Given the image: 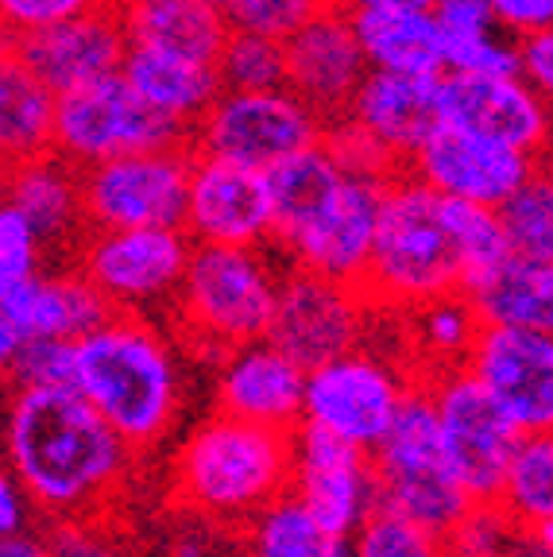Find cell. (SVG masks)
<instances>
[{
    "instance_id": "6da1fadb",
    "label": "cell",
    "mask_w": 553,
    "mask_h": 557,
    "mask_svg": "<svg viewBox=\"0 0 553 557\" xmlns=\"http://www.w3.org/2000/svg\"><path fill=\"white\" fill-rule=\"evenodd\" d=\"M4 457L27 499L51 522L101 519L132 472V449L86 395L66 387H16L4 418Z\"/></svg>"
},
{
    "instance_id": "7a4b0ae2",
    "label": "cell",
    "mask_w": 553,
    "mask_h": 557,
    "mask_svg": "<svg viewBox=\"0 0 553 557\" xmlns=\"http://www.w3.org/2000/svg\"><path fill=\"white\" fill-rule=\"evenodd\" d=\"M74 387L136 453L156 449L182 414L174 348L144 313L113 310L74 341Z\"/></svg>"
},
{
    "instance_id": "3957f363",
    "label": "cell",
    "mask_w": 553,
    "mask_h": 557,
    "mask_svg": "<svg viewBox=\"0 0 553 557\" xmlns=\"http://www.w3.org/2000/svg\"><path fill=\"white\" fill-rule=\"evenodd\" d=\"M291 430L213 414L179 445L171 465L174 504L241 531L256 511L291 492Z\"/></svg>"
},
{
    "instance_id": "277c9868",
    "label": "cell",
    "mask_w": 553,
    "mask_h": 557,
    "mask_svg": "<svg viewBox=\"0 0 553 557\" xmlns=\"http://www.w3.org/2000/svg\"><path fill=\"white\" fill-rule=\"evenodd\" d=\"M356 287L372 310L391 313L460 290V260L445 225L441 194L410 171L391 178L372 256Z\"/></svg>"
},
{
    "instance_id": "5b68a950",
    "label": "cell",
    "mask_w": 553,
    "mask_h": 557,
    "mask_svg": "<svg viewBox=\"0 0 553 557\" xmlns=\"http://www.w3.org/2000/svg\"><path fill=\"white\" fill-rule=\"evenodd\" d=\"M283 271L251 244H194L171 310L194 348L221 352L268 337Z\"/></svg>"
},
{
    "instance_id": "8992f818",
    "label": "cell",
    "mask_w": 553,
    "mask_h": 557,
    "mask_svg": "<svg viewBox=\"0 0 553 557\" xmlns=\"http://www.w3.org/2000/svg\"><path fill=\"white\" fill-rule=\"evenodd\" d=\"M372 469L383 511L403 515L426 531L445 534L472 507L468 492L445 465L438 410H433L430 383L422 375L410 380L391 426L376 442Z\"/></svg>"
},
{
    "instance_id": "52a82bcc",
    "label": "cell",
    "mask_w": 553,
    "mask_h": 557,
    "mask_svg": "<svg viewBox=\"0 0 553 557\" xmlns=\"http://www.w3.org/2000/svg\"><path fill=\"white\" fill-rule=\"evenodd\" d=\"M182 144H191V128L147 104L124 82L121 70L54 97L51 151L70 166H89L128 151L182 148Z\"/></svg>"
},
{
    "instance_id": "ba28073f",
    "label": "cell",
    "mask_w": 553,
    "mask_h": 557,
    "mask_svg": "<svg viewBox=\"0 0 553 557\" xmlns=\"http://www.w3.org/2000/svg\"><path fill=\"white\" fill-rule=\"evenodd\" d=\"M325 139V116L294 89H221L194 121L191 151L268 171L271 163Z\"/></svg>"
},
{
    "instance_id": "9c48e42d",
    "label": "cell",
    "mask_w": 553,
    "mask_h": 557,
    "mask_svg": "<svg viewBox=\"0 0 553 557\" xmlns=\"http://www.w3.org/2000/svg\"><path fill=\"white\" fill-rule=\"evenodd\" d=\"M194 240L186 228H89L74 248V268L89 287L124 313H147L174 306Z\"/></svg>"
},
{
    "instance_id": "30bf717a",
    "label": "cell",
    "mask_w": 553,
    "mask_h": 557,
    "mask_svg": "<svg viewBox=\"0 0 553 557\" xmlns=\"http://www.w3.org/2000/svg\"><path fill=\"white\" fill-rule=\"evenodd\" d=\"M191 144L159 151H128L78 166L86 228H182L191 190Z\"/></svg>"
},
{
    "instance_id": "8fae6325",
    "label": "cell",
    "mask_w": 553,
    "mask_h": 557,
    "mask_svg": "<svg viewBox=\"0 0 553 557\" xmlns=\"http://www.w3.org/2000/svg\"><path fill=\"white\" fill-rule=\"evenodd\" d=\"M422 380L430 383L441 453H445V465L457 476V484L465 487L472 504L500 499L507 465L523 442L519 426L503 414L500 403L480 387V380L465 364L422 375Z\"/></svg>"
},
{
    "instance_id": "7c38bea8",
    "label": "cell",
    "mask_w": 553,
    "mask_h": 557,
    "mask_svg": "<svg viewBox=\"0 0 553 557\" xmlns=\"http://www.w3.org/2000/svg\"><path fill=\"white\" fill-rule=\"evenodd\" d=\"M410 380L415 372H403L388 357L364 352V345H356L306 372L303 418L345 437L356 449L372 453L383 430L391 426Z\"/></svg>"
},
{
    "instance_id": "4fadbf2b",
    "label": "cell",
    "mask_w": 553,
    "mask_h": 557,
    "mask_svg": "<svg viewBox=\"0 0 553 557\" xmlns=\"http://www.w3.org/2000/svg\"><path fill=\"white\" fill-rule=\"evenodd\" d=\"M372 313V302L364 298L356 283L291 268L283 271V283H279L268 341L310 372V368L341 357L348 348L364 345Z\"/></svg>"
},
{
    "instance_id": "5bb4252c",
    "label": "cell",
    "mask_w": 553,
    "mask_h": 557,
    "mask_svg": "<svg viewBox=\"0 0 553 557\" xmlns=\"http://www.w3.org/2000/svg\"><path fill=\"white\" fill-rule=\"evenodd\" d=\"M291 496L333 534L353 539L380 511L372 453L356 449L325 426L298 422L291 430Z\"/></svg>"
},
{
    "instance_id": "9a60e30c",
    "label": "cell",
    "mask_w": 553,
    "mask_h": 557,
    "mask_svg": "<svg viewBox=\"0 0 553 557\" xmlns=\"http://www.w3.org/2000/svg\"><path fill=\"white\" fill-rule=\"evenodd\" d=\"M391 178H383V174H345L337 194L303 228H294L286 240H279L291 268L318 271V275L341 278V283H360L368 256H372Z\"/></svg>"
},
{
    "instance_id": "2e32d148",
    "label": "cell",
    "mask_w": 553,
    "mask_h": 557,
    "mask_svg": "<svg viewBox=\"0 0 553 557\" xmlns=\"http://www.w3.org/2000/svg\"><path fill=\"white\" fill-rule=\"evenodd\" d=\"M465 368L519 434L553 430V333L480 325Z\"/></svg>"
},
{
    "instance_id": "e0dca14e",
    "label": "cell",
    "mask_w": 553,
    "mask_h": 557,
    "mask_svg": "<svg viewBox=\"0 0 553 557\" xmlns=\"http://www.w3.org/2000/svg\"><path fill=\"white\" fill-rule=\"evenodd\" d=\"M182 228L194 244H275V213L263 171L194 151Z\"/></svg>"
},
{
    "instance_id": "ac0fdd59",
    "label": "cell",
    "mask_w": 553,
    "mask_h": 557,
    "mask_svg": "<svg viewBox=\"0 0 553 557\" xmlns=\"http://www.w3.org/2000/svg\"><path fill=\"white\" fill-rule=\"evenodd\" d=\"M538 163L542 159L519 148L472 136V132L453 128V124H438L430 139L410 156L407 171L422 178L430 190H438L441 198L503 206L534 174Z\"/></svg>"
},
{
    "instance_id": "d6986e66",
    "label": "cell",
    "mask_w": 553,
    "mask_h": 557,
    "mask_svg": "<svg viewBox=\"0 0 553 557\" xmlns=\"http://www.w3.org/2000/svg\"><path fill=\"white\" fill-rule=\"evenodd\" d=\"M550 101L523 74H441V124L545 156Z\"/></svg>"
},
{
    "instance_id": "ffe728a7",
    "label": "cell",
    "mask_w": 553,
    "mask_h": 557,
    "mask_svg": "<svg viewBox=\"0 0 553 557\" xmlns=\"http://www.w3.org/2000/svg\"><path fill=\"white\" fill-rule=\"evenodd\" d=\"M283 51L286 89H294L325 121L348 113V101L368 74V59L353 32V16L337 0L325 4L314 20H306L294 35H286Z\"/></svg>"
},
{
    "instance_id": "44dd1931",
    "label": "cell",
    "mask_w": 553,
    "mask_h": 557,
    "mask_svg": "<svg viewBox=\"0 0 553 557\" xmlns=\"http://www.w3.org/2000/svg\"><path fill=\"white\" fill-rule=\"evenodd\" d=\"M16 54L54 94H66V89L105 78V74H116L124 54H128V35H124L121 16H116V0L82 12V16L59 20V24L20 32Z\"/></svg>"
},
{
    "instance_id": "7402d4cb",
    "label": "cell",
    "mask_w": 553,
    "mask_h": 557,
    "mask_svg": "<svg viewBox=\"0 0 553 557\" xmlns=\"http://www.w3.org/2000/svg\"><path fill=\"white\" fill-rule=\"evenodd\" d=\"M306 368L268 337L229 348L217 368V407L244 422L294 430L303 422Z\"/></svg>"
},
{
    "instance_id": "603a6c76",
    "label": "cell",
    "mask_w": 553,
    "mask_h": 557,
    "mask_svg": "<svg viewBox=\"0 0 553 557\" xmlns=\"http://www.w3.org/2000/svg\"><path fill=\"white\" fill-rule=\"evenodd\" d=\"M348 116L372 132L407 171L410 156L441 124V74L368 70L348 101Z\"/></svg>"
},
{
    "instance_id": "cb8c5ba5",
    "label": "cell",
    "mask_w": 553,
    "mask_h": 557,
    "mask_svg": "<svg viewBox=\"0 0 553 557\" xmlns=\"http://www.w3.org/2000/svg\"><path fill=\"white\" fill-rule=\"evenodd\" d=\"M4 201L32 225L44 248H66L74 256L82 236L89 233L82 218L78 166H70L54 151L27 159V163H12Z\"/></svg>"
},
{
    "instance_id": "d4e9b609",
    "label": "cell",
    "mask_w": 553,
    "mask_h": 557,
    "mask_svg": "<svg viewBox=\"0 0 553 557\" xmlns=\"http://www.w3.org/2000/svg\"><path fill=\"white\" fill-rule=\"evenodd\" d=\"M0 310L9 313L24 337L78 341L89 330H97L113 313V306L105 302L89 287V278L74 268V271H59V275L35 271L32 278H24V283H16L12 290L0 295Z\"/></svg>"
},
{
    "instance_id": "484cf974",
    "label": "cell",
    "mask_w": 553,
    "mask_h": 557,
    "mask_svg": "<svg viewBox=\"0 0 553 557\" xmlns=\"http://www.w3.org/2000/svg\"><path fill=\"white\" fill-rule=\"evenodd\" d=\"M116 16L128 47L217 62L229 35V20L213 0H116Z\"/></svg>"
},
{
    "instance_id": "4316f807",
    "label": "cell",
    "mask_w": 553,
    "mask_h": 557,
    "mask_svg": "<svg viewBox=\"0 0 553 557\" xmlns=\"http://www.w3.org/2000/svg\"><path fill=\"white\" fill-rule=\"evenodd\" d=\"M353 32L368 70L403 74H445L441 62V24L433 9H356Z\"/></svg>"
},
{
    "instance_id": "83f0119b",
    "label": "cell",
    "mask_w": 553,
    "mask_h": 557,
    "mask_svg": "<svg viewBox=\"0 0 553 557\" xmlns=\"http://www.w3.org/2000/svg\"><path fill=\"white\" fill-rule=\"evenodd\" d=\"M484 325L553 333V263L511 252L500 268L465 287Z\"/></svg>"
},
{
    "instance_id": "f1b7e54d",
    "label": "cell",
    "mask_w": 553,
    "mask_h": 557,
    "mask_svg": "<svg viewBox=\"0 0 553 557\" xmlns=\"http://www.w3.org/2000/svg\"><path fill=\"white\" fill-rule=\"evenodd\" d=\"M121 74L147 104H156L159 113L186 124V128H194V121L221 94V78H217L213 62L179 59V54L147 51V47H128Z\"/></svg>"
},
{
    "instance_id": "f546056e",
    "label": "cell",
    "mask_w": 553,
    "mask_h": 557,
    "mask_svg": "<svg viewBox=\"0 0 553 557\" xmlns=\"http://www.w3.org/2000/svg\"><path fill=\"white\" fill-rule=\"evenodd\" d=\"M54 97L16 51H0V159L27 163L51 151Z\"/></svg>"
},
{
    "instance_id": "4dcf8cb0",
    "label": "cell",
    "mask_w": 553,
    "mask_h": 557,
    "mask_svg": "<svg viewBox=\"0 0 553 557\" xmlns=\"http://www.w3.org/2000/svg\"><path fill=\"white\" fill-rule=\"evenodd\" d=\"M403 330H407V348L415 357V375H438L460 368L468 360L476 333H480V313L468 302L465 290H450L430 302H418L410 310H398Z\"/></svg>"
},
{
    "instance_id": "1f68e13d",
    "label": "cell",
    "mask_w": 553,
    "mask_h": 557,
    "mask_svg": "<svg viewBox=\"0 0 553 557\" xmlns=\"http://www.w3.org/2000/svg\"><path fill=\"white\" fill-rule=\"evenodd\" d=\"M244 557H353V539L333 534L291 492L241 527Z\"/></svg>"
},
{
    "instance_id": "d6a6232c",
    "label": "cell",
    "mask_w": 553,
    "mask_h": 557,
    "mask_svg": "<svg viewBox=\"0 0 553 557\" xmlns=\"http://www.w3.org/2000/svg\"><path fill=\"white\" fill-rule=\"evenodd\" d=\"M263 178H268L271 213H275V244H279L294 228H303L337 194L345 171L337 166V159L329 156L325 144H310V148L271 163L263 171Z\"/></svg>"
},
{
    "instance_id": "836d02e7",
    "label": "cell",
    "mask_w": 553,
    "mask_h": 557,
    "mask_svg": "<svg viewBox=\"0 0 553 557\" xmlns=\"http://www.w3.org/2000/svg\"><path fill=\"white\" fill-rule=\"evenodd\" d=\"M500 504L519 527L553 519V430L523 434L500 487Z\"/></svg>"
},
{
    "instance_id": "e575fe53",
    "label": "cell",
    "mask_w": 553,
    "mask_h": 557,
    "mask_svg": "<svg viewBox=\"0 0 553 557\" xmlns=\"http://www.w3.org/2000/svg\"><path fill=\"white\" fill-rule=\"evenodd\" d=\"M495 209L511 252L553 263V163L542 159L527 183Z\"/></svg>"
},
{
    "instance_id": "d590c367",
    "label": "cell",
    "mask_w": 553,
    "mask_h": 557,
    "mask_svg": "<svg viewBox=\"0 0 553 557\" xmlns=\"http://www.w3.org/2000/svg\"><path fill=\"white\" fill-rule=\"evenodd\" d=\"M445 209V225H450L453 248L460 260V290L468 283H476L480 275H488L492 268H500L511 256L507 233L500 225V209L480 206V201H460V198H441Z\"/></svg>"
},
{
    "instance_id": "8d00e7d4",
    "label": "cell",
    "mask_w": 553,
    "mask_h": 557,
    "mask_svg": "<svg viewBox=\"0 0 553 557\" xmlns=\"http://www.w3.org/2000/svg\"><path fill=\"white\" fill-rule=\"evenodd\" d=\"M221 89H279L286 86V51L283 39L229 27L221 54H217Z\"/></svg>"
},
{
    "instance_id": "74e56055",
    "label": "cell",
    "mask_w": 553,
    "mask_h": 557,
    "mask_svg": "<svg viewBox=\"0 0 553 557\" xmlns=\"http://www.w3.org/2000/svg\"><path fill=\"white\" fill-rule=\"evenodd\" d=\"M519 539H523V527L511 519V511L500 499L472 504L445 531L453 557H515Z\"/></svg>"
},
{
    "instance_id": "f35d334b",
    "label": "cell",
    "mask_w": 553,
    "mask_h": 557,
    "mask_svg": "<svg viewBox=\"0 0 553 557\" xmlns=\"http://www.w3.org/2000/svg\"><path fill=\"white\" fill-rule=\"evenodd\" d=\"M353 557H453L445 534L426 531L395 511H376L353 534Z\"/></svg>"
},
{
    "instance_id": "ab89813d",
    "label": "cell",
    "mask_w": 553,
    "mask_h": 557,
    "mask_svg": "<svg viewBox=\"0 0 553 557\" xmlns=\"http://www.w3.org/2000/svg\"><path fill=\"white\" fill-rule=\"evenodd\" d=\"M445 74H523V54L492 32H441Z\"/></svg>"
},
{
    "instance_id": "60d3db41",
    "label": "cell",
    "mask_w": 553,
    "mask_h": 557,
    "mask_svg": "<svg viewBox=\"0 0 553 557\" xmlns=\"http://www.w3.org/2000/svg\"><path fill=\"white\" fill-rule=\"evenodd\" d=\"M333 0H221L217 9L229 20L233 32H256L271 35V39H286L294 35L306 20L318 16Z\"/></svg>"
},
{
    "instance_id": "b9f144b4",
    "label": "cell",
    "mask_w": 553,
    "mask_h": 557,
    "mask_svg": "<svg viewBox=\"0 0 553 557\" xmlns=\"http://www.w3.org/2000/svg\"><path fill=\"white\" fill-rule=\"evenodd\" d=\"M321 144H325L329 156L337 159V166L345 174H383V178H391V174L403 171V163L383 148L372 132H364L348 113L325 121V139Z\"/></svg>"
},
{
    "instance_id": "7bdbcfd3",
    "label": "cell",
    "mask_w": 553,
    "mask_h": 557,
    "mask_svg": "<svg viewBox=\"0 0 553 557\" xmlns=\"http://www.w3.org/2000/svg\"><path fill=\"white\" fill-rule=\"evenodd\" d=\"M9 375L16 387H66L74 383V341L24 337Z\"/></svg>"
},
{
    "instance_id": "ee69618b",
    "label": "cell",
    "mask_w": 553,
    "mask_h": 557,
    "mask_svg": "<svg viewBox=\"0 0 553 557\" xmlns=\"http://www.w3.org/2000/svg\"><path fill=\"white\" fill-rule=\"evenodd\" d=\"M44 263V244L9 201H0V295L32 278Z\"/></svg>"
},
{
    "instance_id": "f6af8a7d",
    "label": "cell",
    "mask_w": 553,
    "mask_h": 557,
    "mask_svg": "<svg viewBox=\"0 0 553 557\" xmlns=\"http://www.w3.org/2000/svg\"><path fill=\"white\" fill-rule=\"evenodd\" d=\"M101 4H113V0H0V24L20 35L70 16H82V12L101 9Z\"/></svg>"
},
{
    "instance_id": "bcb514c9",
    "label": "cell",
    "mask_w": 553,
    "mask_h": 557,
    "mask_svg": "<svg viewBox=\"0 0 553 557\" xmlns=\"http://www.w3.org/2000/svg\"><path fill=\"white\" fill-rule=\"evenodd\" d=\"M54 557H121V549L105 539L97 519H62L54 522L51 539H47Z\"/></svg>"
},
{
    "instance_id": "7dc6e473",
    "label": "cell",
    "mask_w": 553,
    "mask_h": 557,
    "mask_svg": "<svg viewBox=\"0 0 553 557\" xmlns=\"http://www.w3.org/2000/svg\"><path fill=\"white\" fill-rule=\"evenodd\" d=\"M519 54H523V78H527L553 109V27L523 35Z\"/></svg>"
},
{
    "instance_id": "c3c4849f",
    "label": "cell",
    "mask_w": 553,
    "mask_h": 557,
    "mask_svg": "<svg viewBox=\"0 0 553 557\" xmlns=\"http://www.w3.org/2000/svg\"><path fill=\"white\" fill-rule=\"evenodd\" d=\"M495 24L519 35H534L553 27V0H488Z\"/></svg>"
},
{
    "instance_id": "681fc988",
    "label": "cell",
    "mask_w": 553,
    "mask_h": 557,
    "mask_svg": "<svg viewBox=\"0 0 553 557\" xmlns=\"http://www.w3.org/2000/svg\"><path fill=\"white\" fill-rule=\"evenodd\" d=\"M441 32H492L495 16L488 0H438L433 4Z\"/></svg>"
},
{
    "instance_id": "f907efd6",
    "label": "cell",
    "mask_w": 553,
    "mask_h": 557,
    "mask_svg": "<svg viewBox=\"0 0 553 557\" xmlns=\"http://www.w3.org/2000/svg\"><path fill=\"white\" fill-rule=\"evenodd\" d=\"M27 492L12 469H0V539L20 534L27 527Z\"/></svg>"
},
{
    "instance_id": "816d5d0a",
    "label": "cell",
    "mask_w": 553,
    "mask_h": 557,
    "mask_svg": "<svg viewBox=\"0 0 553 557\" xmlns=\"http://www.w3.org/2000/svg\"><path fill=\"white\" fill-rule=\"evenodd\" d=\"M217 531H221L217 522L198 519V515H194L191 527H182V531H174L171 546H167V557H213V546H217L213 534H217Z\"/></svg>"
},
{
    "instance_id": "f5cc1de1",
    "label": "cell",
    "mask_w": 553,
    "mask_h": 557,
    "mask_svg": "<svg viewBox=\"0 0 553 557\" xmlns=\"http://www.w3.org/2000/svg\"><path fill=\"white\" fill-rule=\"evenodd\" d=\"M0 557H54L51 546H47V539H39V534H9V539H0Z\"/></svg>"
},
{
    "instance_id": "db71d44e",
    "label": "cell",
    "mask_w": 553,
    "mask_h": 557,
    "mask_svg": "<svg viewBox=\"0 0 553 557\" xmlns=\"http://www.w3.org/2000/svg\"><path fill=\"white\" fill-rule=\"evenodd\" d=\"M20 345H24V333L16 330V322H12L9 313L0 310V372H9V364L16 360Z\"/></svg>"
},
{
    "instance_id": "11a10c76",
    "label": "cell",
    "mask_w": 553,
    "mask_h": 557,
    "mask_svg": "<svg viewBox=\"0 0 553 557\" xmlns=\"http://www.w3.org/2000/svg\"><path fill=\"white\" fill-rule=\"evenodd\" d=\"M345 12L356 9H433L438 0H337Z\"/></svg>"
},
{
    "instance_id": "9f6ffc18",
    "label": "cell",
    "mask_w": 553,
    "mask_h": 557,
    "mask_svg": "<svg viewBox=\"0 0 553 557\" xmlns=\"http://www.w3.org/2000/svg\"><path fill=\"white\" fill-rule=\"evenodd\" d=\"M515 557H553V546H545V542H538L530 531H523L519 546H515Z\"/></svg>"
},
{
    "instance_id": "6f0895ef",
    "label": "cell",
    "mask_w": 553,
    "mask_h": 557,
    "mask_svg": "<svg viewBox=\"0 0 553 557\" xmlns=\"http://www.w3.org/2000/svg\"><path fill=\"white\" fill-rule=\"evenodd\" d=\"M9 171H12V163L9 159H0V201H4V194H9Z\"/></svg>"
},
{
    "instance_id": "680465c9",
    "label": "cell",
    "mask_w": 553,
    "mask_h": 557,
    "mask_svg": "<svg viewBox=\"0 0 553 557\" xmlns=\"http://www.w3.org/2000/svg\"><path fill=\"white\" fill-rule=\"evenodd\" d=\"M545 163H553V113H550V139H545Z\"/></svg>"
},
{
    "instance_id": "91938a15",
    "label": "cell",
    "mask_w": 553,
    "mask_h": 557,
    "mask_svg": "<svg viewBox=\"0 0 553 557\" xmlns=\"http://www.w3.org/2000/svg\"><path fill=\"white\" fill-rule=\"evenodd\" d=\"M213 4H221V0H213Z\"/></svg>"
}]
</instances>
